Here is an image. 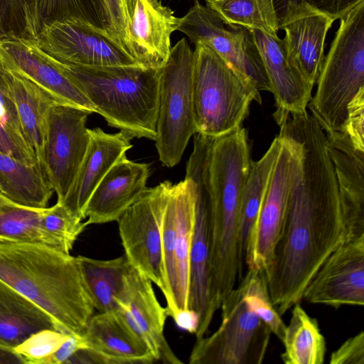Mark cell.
<instances>
[{
  "label": "cell",
  "mask_w": 364,
  "mask_h": 364,
  "mask_svg": "<svg viewBox=\"0 0 364 364\" xmlns=\"http://www.w3.org/2000/svg\"><path fill=\"white\" fill-rule=\"evenodd\" d=\"M244 297L251 311L255 313L282 342L286 325L276 311L269 296L264 272L257 269H247L239 280Z\"/></svg>",
  "instance_id": "obj_34"
},
{
  "label": "cell",
  "mask_w": 364,
  "mask_h": 364,
  "mask_svg": "<svg viewBox=\"0 0 364 364\" xmlns=\"http://www.w3.org/2000/svg\"><path fill=\"white\" fill-rule=\"evenodd\" d=\"M104 1L109 16L112 36L127 52V23L122 0Z\"/></svg>",
  "instance_id": "obj_42"
},
{
  "label": "cell",
  "mask_w": 364,
  "mask_h": 364,
  "mask_svg": "<svg viewBox=\"0 0 364 364\" xmlns=\"http://www.w3.org/2000/svg\"><path fill=\"white\" fill-rule=\"evenodd\" d=\"M338 20L308 105L325 134L342 130L349 104L364 91V0Z\"/></svg>",
  "instance_id": "obj_4"
},
{
  "label": "cell",
  "mask_w": 364,
  "mask_h": 364,
  "mask_svg": "<svg viewBox=\"0 0 364 364\" xmlns=\"http://www.w3.org/2000/svg\"><path fill=\"white\" fill-rule=\"evenodd\" d=\"M0 186L9 199L36 208H47L54 191L39 164L28 165L1 152Z\"/></svg>",
  "instance_id": "obj_28"
},
{
  "label": "cell",
  "mask_w": 364,
  "mask_h": 364,
  "mask_svg": "<svg viewBox=\"0 0 364 364\" xmlns=\"http://www.w3.org/2000/svg\"><path fill=\"white\" fill-rule=\"evenodd\" d=\"M250 31L274 97L273 114L306 112L313 87L289 62L283 40L261 31Z\"/></svg>",
  "instance_id": "obj_22"
},
{
  "label": "cell",
  "mask_w": 364,
  "mask_h": 364,
  "mask_svg": "<svg viewBox=\"0 0 364 364\" xmlns=\"http://www.w3.org/2000/svg\"><path fill=\"white\" fill-rule=\"evenodd\" d=\"M303 2L330 16L339 19L360 0H286Z\"/></svg>",
  "instance_id": "obj_43"
},
{
  "label": "cell",
  "mask_w": 364,
  "mask_h": 364,
  "mask_svg": "<svg viewBox=\"0 0 364 364\" xmlns=\"http://www.w3.org/2000/svg\"><path fill=\"white\" fill-rule=\"evenodd\" d=\"M176 324L181 328L196 333L198 326V316L191 309L178 311L173 317Z\"/></svg>",
  "instance_id": "obj_45"
},
{
  "label": "cell",
  "mask_w": 364,
  "mask_h": 364,
  "mask_svg": "<svg viewBox=\"0 0 364 364\" xmlns=\"http://www.w3.org/2000/svg\"><path fill=\"white\" fill-rule=\"evenodd\" d=\"M281 359L286 364H322L326 345L317 320L310 316L299 303L292 306L289 324L282 342Z\"/></svg>",
  "instance_id": "obj_29"
},
{
  "label": "cell",
  "mask_w": 364,
  "mask_h": 364,
  "mask_svg": "<svg viewBox=\"0 0 364 364\" xmlns=\"http://www.w3.org/2000/svg\"><path fill=\"white\" fill-rule=\"evenodd\" d=\"M252 161L245 128L214 138L209 166V224L210 234L217 240L231 242L238 237L240 203Z\"/></svg>",
  "instance_id": "obj_8"
},
{
  "label": "cell",
  "mask_w": 364,
  "mask_h": 364,
  "mask_svg": "<svg viewBox=\"0 0 364 364\" xmlns=\"http://www.w3.org/2000/svg\"><path fill=\"white\" fill-rule=\"evenodd\" d=\"M331 364H364V332L350 337L333 351Z\"/></svg>",
  "instance_id": "obj_41"
},
{
  "label": "cell",
  "mask_w": 364,
  "mask_h": 364,
  "mask_svg": "<svg viewBox=\"0 0 364 364\" xmlns=\"http://www.w3.org/2000/svg\"><path fill=\"white\" fill-rule=\"evenodd\" d=\"M279 139L282 147L247 246V269L266 270L272 261L284 220L295 157L291 145Z\"/></svg>",
  "instance_id": "obj_16"
},
{
  "label": "cell",
  "mask_w": 364,
  "mask_h": 364,
  "mask_svg": "<svg viewBox=\"0 0 364 364\" xmlns=\"http://www.w3.org/2000/svg\"><path fill=\"white\" fill-rule=\"evenodd\" d=\"M0 279L81 338L95 309L77 257L38 244L0 242Z\"/></svg>",
  "instance_id": "obj_2"
},
{
  "label": "cell",
  "mask_w": 364,
  "mask_h": 364,
  "mask_svg": "<svg viewBox=\"0 0 364 364\" xmlns=\"http://www.w3.org/2000/svg\"><path fill=\"white\" fill-rule=\"evenodd\" d=\"M221 322L210 336L196 340L189 357L191 364H261L272 332L250 309L242 284L223 300Z\"/></svg>",
  "instance_id": "obj_7"
},
{
  "label": "cell",
  "mask_w": 364,
  "mask_h": 364,
  "mask_svg": "<svg viewBox=\"0 0 364 364\" xmlns=\"http://www.w3.org/2000/svg\"><path fill=\"white\" fill-rule=\"evenodd\" d=\"M33 43L65 64L88 67L140 65L108 32L76 19L44 26Z\"/></svg>",
  "instance_id": "obj_13"
},
{
  "label": "cell",
  "mask_w": 364,
  "mask_h": 364,
  "mask_svg": "<svg viewBox=\"0 0 364 364\" xmlns=\"http://www.w3.org/2000/svg\"><path fill=\"white\" fill-rule=\"evenodd\" d=\"M60 63L66 75L82 90L109 126L133 138L154 141L161 68Z\"/></svg>",
  "instance_id": "obj_3"
},
{
  "label": "cell",
  "mask_w": 364,
  "mask_h": 364,
  "mask_svg": "<svg viewBox=\"0 0 364 364\" xmlns=\"http://www.w3.org/2000/svg\"><path fill=\"white\" fill-rule=\"evenodd\" d=\"M0 123L23 136L15 102L9 82L0 66Z\"/></svg>",
  "instance_id": "obj_40"
},
{
  "label": "cell",
  "mask_w": 364,
  "mask_h": 364,
  "mask_svg": "<svg viewBox=\"0 0 364 364\" xmlns=\"http://www.w3.org/2000/svg\"><path fill=\"white\" fill-rule=\"evenodd\" d=\"M27 364L25 358L14 348L0 345V364Z\"/></svg>",
  "instance_id": "obj_46"
},
{
  "label": "cell",
  "mask_w": 364,
  "mask_h": 364,
  "mask_svg": "<svg viewBox=\"0 0 364 364\" xmlns=\"http://www.w3.org/2000/svg\"><path fill=\"white\" fill-rule=\"evenodd\" d=\"M92 112L56 102L48 112L41 167L62 202L70 188L90 141L86 122Z\"/></svg>",
  "instance_id": "obj_12"
},
{
  "label": "cell",
  "mask_w": 364,
  "mask_h": 364,
  "mask_svg": "<svg viewBox=\"0 0 364 364\" xmlns=\"http://www.w3.org/2000/svg\"><path fill=\"white\" fill-rule=\"evenodd\" d=\"M34 12L37 34L44 26L54 21L76 19L112 36L104 0H35Z\"/></svg>",
  "instance_id": "obj_32"
},
{
  "label": "cell",
  "mask_w": 364,
  "mask_h": 364,
  "mask_svg": "<svg viewBox=\"0 0 364 364\" xmlns=\"http://www.w3.org/2000/svg\"><path fill=\"white\" fill-rule=\"evenodd\" d=\"M41 225L44 230L61 243L67 253H70L75 241L87 227L82 219L73 214L59 202L52 207L45 208Z\"/></svg>",
  "instance_id": "obj_36"
},
{
  "label": "cell",
  "mask_w": 364,
  "mask_h": 364,
  "mask_svg": "<svg viewBox=\"0 0 364 364\" xmlns=\"http://www.w3.org/2000/svg\"><path fill=\"white\" fill-rule=\"evenodd\" d=\"M194 43L210 47L259 92H270L262 60L250 30L225 23L206 5L196 0L179 20L177 28Z\"/></svg>",
  "instance_id": "obj_11"
},
{
  "label": "cell",
  "mask_w": 364,
  "mask_h": 364,
  "mask_svg": "<svg viewBox=\"0 0 364 364\" xmlns=\"http://www.w3.org/2000/svg\"><path fill=\"white\" fill-rule=\"evenodd\" d=\"M193 50L185 38L171 47L161 68L155 144L168 168L177 165L197 132L193 103Z\"/></svg>",
  "instance_id": "obj_6"
},
{
  "label": "cell",
  "mask_w": 364,
  "mask_h": 364,
  "mask_svg": "<svg viewBox=\"0 0 364 364\" xmlns=\"http://www.w3.org/2000/svg\"><path fill=\"white\" fill-rule=\"evenodd\" d=\"M309 303L338 309L364 305V235L341 244L323 262L303 293Z\"/></svg>",
  "instance_id": "obj_14"
},
{
  "label": "cell",
  "mask_w": 364,
  "mask_h": 364,
  "mask_svg": "<svg viewBox=\"0 0 364 364\" xmlns=\"http://www.w3.org/2000/svg\"><path fill=\"white\" fill-rule=\"evenodd\" d=\"M0 152L28 165L38 164L36 152L28 141L1 123Z\"/></svg>",
  "instance_id": "obj_38"
},
{
  "label": "cell",
  "mask_w": 364,
  "mask_h": 364,
  "mask_svg": "<svg viewBox=\"0 0 364 364\" xmlns=\"http://www.w3.org/2000/svg\"><path fill=\"white\" fill-rule=\"evenodd\" d=\"M44 329L59 331L46 312L0 279V345L14 348Z\"/></svg>",
  "instance_id": "obj_26"
},
{
  "label": "cell",
  "mask_w": 364,
  "mask_h": 364,
  "mask_svg": "<svg viewBox=\"0 0 364 364\" xmlns=\"http://www.w3.org/2000/svg\"><path fill=\"white\" fill-rule=\"evenodd\" d=\"M44 209L18 204L0 193V242L38 244L65 252L42 227Z\"/></svg>",
  "instance_id": "obj_30"
},
{
  "label": "cell",
  "mask_w": 364,
  "mask_h": 364,
  "mask_svg": "<svg viewBox=\"0 0 364 364\" xmlns=\"http://www.w3.org/2000/svg\"><path fill=\"white\" fill-rule=\"evenodd\" d=\"M117 303L136 327L155 360L182 363L164 336L165 323L169 316L166 307H163L159 301L152 282L129 263Z\"/></svg>",
  "instance_id": "obj_20"
},
{
  "label": "cell",
  "mask_w": 364,
  "mask_h": 364,
  "mask_svg": "<svg viewBox=\"0 0 364 364\" xmlns=\"http://www.w3.org/2000/svg\"><path fill=\"white\" fill-rule=\"evenodd\" d=\"M95 309L106 312L119 307L117 299L123 287V277L128 264L124 255L110 259L77 256Z\"/></svg>",
  "instance_id": "obj_31"
},
{
  "label": "cell",
  "mask_w": 364,
  "mask_h": 364,
  "mask_svg": "<svg viewBox=\"0 0 364 364\" xmlns=\"http://www.w3.org/2000/svg\"><path fill=\"white\" fill-rule=\"evenodd\" d=\"M0 191H1V186H0Z\"/></svg>",
  "instance_id": "obj_47"
},
{
  "label": "cell",
  "mask_w": 364,
  "mask_h": 364,
  "mask_svg": "<svg viewBox=\"0 0 364 364\" xmlns=\"http://www.w3.org/2000/svg\"><path fill=\"white\" fill-rule=\"evenodd\" d=\"M88 132L90 141L85 155L65 198L59 202L82 220L92 193L113 165L132 147L133 139L122 131L109 134L95 128Z\"/></svg>",
  "instance_id": "obj_23"
},
{
  "label": "cell",
  "mask_w": 364,
  "mask_h": 364,
  "mask_svg": "<svg viewBox=\"0 0 364 364\" xmlns=\"http://www.w3.org/2000/svg\"><path fill=\"white\" fill-rule=\"evenodd\" d=\"M193 50V103L196 133L216 138L241 127L259 91L210 47Z\"/></svg>",
  "instance_id": "obj_5"
},
{
  "label": "cell",
  "mask_w": 364,
  "mask_h": 364,
  "mask_svg": "<svg viewBox=\"0 0 364 364\" xmlns=\"http://www.w3.org/2000/svg\"><path fill=\"white\" fill-rule=\"evenodd\" d=\"M82 338L87 348L77 350L65 364H148L155 361L141 335L119 307L94 314Z\"/></svg>",
  "instance_id": "obj_15"
},
{
  "label": "cell",
  "mask_w": 364,
  "mask_h": 364,
  "mask_svg": "<svg viewBox=\"0 0 364 364\" xmlns=\"http://www.w3.org/2000/svg\"><path fill=\"white\" fill-rule=\"evenodd\" d=\"M171 190L177 214L175 268L171 285V304L168 309L169 316L173 318L178 311L189 309V260L195 210L192 186L187 179L173 184Z\"/></svg>",
  "instance_id": "obj_24"
},
{
  "label": "cell",
  "mask_w": 364,
  "mask_h": 364,
  "mask_svg": "<svg viewBox=\"0 0 364 364\" xmlns=\"http://www.w3.org/2000/svg\"><path fill=\"white\" fill-rule=\"evenodd\" d=\"M87 348L82 338L69 336L62 346L43 364H65L68 360L78 350Z\"/></svg>",
  "instance_id": "obj_44"
},
{
  "label": "cell",
  "mask_w": 364,
  "mask_h": 364,
  "mask_svg": "<svg viewBox=\"0 0 364 364\" xmlns=\"http://www.w3.org/2000/svg\"><path fill=\"white\" fill-rule=\"evenodd\" d=\"M127 52L141 66L161 68L171 53V35L180 18L159 0H122Z\"/></svg>",
  "instance_id": "obj_19"
},
{
  "label": "cell",
  "mask_w": 364,
  "mask_h": 364,
  "mask_svg": "<svg viewBox=\"0 0 364 364\" xmlns=\"http://www.w3.org/2000/svg\"><path fill=\"white\" fill-rule=\"evenodd\" d=\"M69 336L60 331L44 329L33 333L14 349L25 358L27 364H43Z\"/></svg>",
  "instance_id": "obj_37"
},
{
  "label": "cell",
  "mask_w": 364,
  "mask_h": 364,
  "mask_svg": "<svg viewBox=\"0 0 364 364\" xmlns=\"http://www.w3.org/2000/svg\"><path fill=\"white\" fill-rule=\"evenodd\" d=\"M35 0H0V39L16 38L34 41L37 36Z\"/></svg>",
  "instance_id": "obj_35"
},
{
  "label": "cell",
  "mask_w": 364,
  "mask_h": 364,
  "mask_svg": "<svg viewBox=\"0 0 364 364\" xmlns=\"http://www.w3.org/2000/svg\"><path fill=\"white\" fill-rule=\"evenodd\" d=\"M1 67L10 86L23 134L41 164L48 112L58 102L29 79Z\"/></svg>",
  "instance_id": "obj_25"
},
{
  "label": "cell",
  "mask_w": 364,
  "mask_h": 364,
  "mask_svg": "<svg viewBox=\"0 0 364 364\" xmlns=\"http://www.w3.org/2000/svg\"><path fill=\"white\" fill-rule=\"evenodd\" d=\"M0 65L29 79L59 103L96 112L85 94L64 73L61 63L33 41L16 38H1Z\"/></svg>",
  "instance_id": "obj_18"
},
{
  "label": "cell",
  "mask_w": 364,
  "mask_h": 364,
  "mask_svg": "<svg viewBox=\"0 0 364 364\" xmlns=\"http://www.w3.org/2000/svg\"><path fill=\"white\" fill-rule=\"evenodd\" d=\"M227 23L278 36L279 14L274 0H204Z\"/></svg>",
  "instance_id": "obj_33"
},
{
  "label": "cell",
  "mask_w": 364,
  "mask_h": 364,
  "mask_svg": "<svg viewBox=\"0 0 364 364\" xmlns=\"http://www.w3.org/2000/svg\"><path fill=\"white\" fill-rule=\"evenodd\" d=\"M282 147L277 136L264 154L252 161L249 176L243 191L239 215V258L240 279L244 275L247 246L256 225L260 208Z\"/></svg>",
  "instance_id": "obj_27"
},
{
  "label": "cell",
  "mask_w": 364,
  "mask_h": 364,
  "mask_svg": "<svg viewBox=\"0 0 364 364\" xmlns=\"http://www.w3.org/2000/svg\"><path fill=\"white\" fill-rule=\"evenodd\" d=\"M210 148L196 144L187 161L186 176L191 184L195 223L190 252L189 309L198 316L196 339L205 336L214 316L211 307L209 218L211 210Z\"/></svg>",
  "instance_id": "obj_10"
},
{
  "label": "cell",
  "mask_w": 364,
  "mask_h": 364,
  "mask_svg": "<svg viewBox=\"0 0 364 364\" xmlns=\"http://www.w3.org/2000/svg\"><path fill=\"white\" fill-rule=\"evenodd\" d=\"M364 91L349 104L343 132L355 148L364 151Z\"/></svg>",
  "instance_id": "obj_39"
},
{
  "label": "cell",
  "mask_w": 364,
  "mask_h": 364,
  "mask_svg": "<svg viewBox=\"0 0 364 364\" xmlns=\"http://www.w3.org/2000/svg\"><path fill=\"white\" fill-rule=\"evenodd\" d=\"M149 176L150 164L124 154L92 193L84 212L86 225L117 221L145 191Z\"/></svg>",
  "instance_id": "obj_21"
},
{
  "label": "cell",
  "mask_w": 364,
  "mask_h": 364,
  "mask_svg": "<svg viewBox=\"0 0 364 364\" xmlns=\"http://www.w3.org/2000/svg\"><path fill=\"white\" fill-rule=\"evenodd\" d=\"M279 16V30L287 58L313 88L319 76L325 55V41L334 19L303 2L286 1Z\"/></svg>",
  "instance_id": "obj_17"
},
{
  "label": "cell",
  "mask_w": 364,
  "mask_h": 364,
  "mask_svg": "<svg viewBox=\"0 0 364 364\" xmlns=\"http://www.w3.org/2000/svg\"><path fill=\"white\" fill-rule=\"evenodd\" d=\"M278 136L294 153L284 220L272 261L264 272L274 307L282 316L299 303L323 262L355 232L341 203L326 135L306 112L277 123Z\"/></svg>",
  "instance_id": "obj_1"
},
{
  "label": "cell",
  "mask_w": 364,
  "mask_h": 364,
  "mask_svg": "<svg viewBox=\"0 0 364 364\" xmlns=\"http://www.w3.org/2000/svg\"><path fill=\"white\" fill-rule=\"evenodd\" d=\"M172 186L171 182L165 181L146 188L117 220L128 263L157 286L166 304L170 294L164 265L161 224Z\"/></svg>",
  "instance_id": "obj_9"
}]
</instances>
